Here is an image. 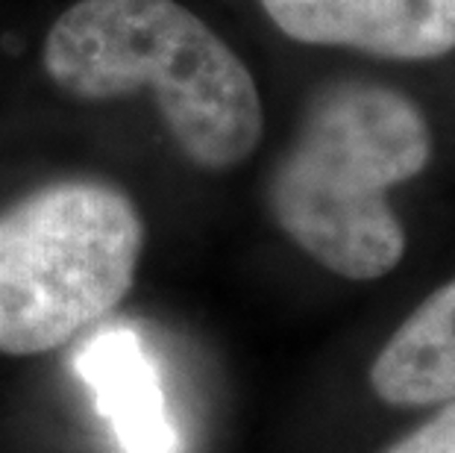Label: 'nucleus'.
Returning a JSON list of instances; mask_svg holds the SVG:
<instances>
[{"label":"nucleus","instance_id":"obj_1","mask_svg":"<svg viewBox=\"0 0 455 453\" xmlns=\"http://www.w3.org/2000/svg\"><path fill=\"white\" fill-rule=\"evenodd\" d=\"M44 71L76 101L153 89L180 150L227 171L265 133L259 85L241 56L177 0H80L44 38Z\"/></svg>","mask_w":455,"mask_h":453},{"label":"nucleus","instance_id":"obj_2","mask_svg":"<svg viewBox=\"0 0 455 453\" xmlns=\"http://www.w3.org/2000/svg\"><path fill=\"white\" fill-rule=\"evenodd\" d=\"M432 159V130L409 94L344 80L312 98L299 133L276 162L267 204L276 224L347 279H379L405 256V227L388 191Z\"/></svg>","mask_w":455,"mask_h":453},{"label":"nucleus","instance_id":"obj_3","mask_svg":"<svg viewBox=\"0 0 455 453\" xmlns=\"http://www.w3.org/2000/svg\"><path fill=\"white\" fill-rule=\"evenodd\" d=\"M141 250V212L112 182H51L0 212V353L60 351L106 321Z\"/></svg>","mask_w":455,"mask_h":453},{"label":"nucleus","instance_id":"obj_4","mask_svg":"<svg viewBox=\"0 0 455 453\" xmlns=\"http://www.w3.org/2000/svg\"><path fill=\"white\" fill-rule=\"evenodd\" d=\"M71 368L89 389L121 453H182L159 356L135 324L100 321L76 344Z\"/></svg>","mask_w":455,"mask_h":453},{"label":"nucleus","instance_id":"obj_5","mask_svg":"<svg viewBox=\"0 0 455 453\" xmlns=\"http://www.w3.org/2000/svg\"><path fill=\"white\" fill-rule=\"evenodd\" d=\"M261 9L303 44L385 60H435L455 51V0H261Z\"/></svg>","mask_w":455,"mask_h":453},{"label":"nucleus","instance_id":"obj_6","mask_svg":"<svg viewBox=\"0 0 455 453\" xmlns=\"http://www.w3.org/2000/svg\"><path fill=\"white\" fill-rule=\"evenodd\" d=\"M371 385L391 407L455 400V277L396 327L371 365Z\"/></svg>","mask_w":455,"mask_h":453},{"label":"nucleus","instance_id":"obj_7","mask_svg":"<svg viewBox=\"0 0 455 453\" xmlns=\"http://www.w3.org/2000/svg\"><path fill=\"white\" fill-rule=\"evenodd\" d=\"M388 453H455V400H447L438 416L400 439Z\"/></svg>","mask_w":455,"mask_h":453}]
</instances>
